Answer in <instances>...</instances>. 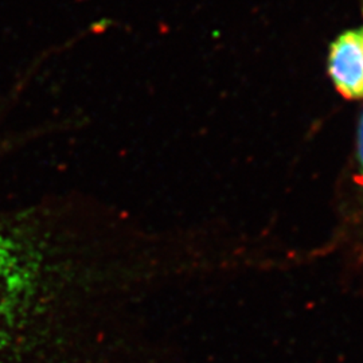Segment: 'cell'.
I'll use <instances>...</instances> for the list:
<instances>
[{"label":"cell","mask_w":363,"mask_h":363,"mask_svg":"<svg viewBox=\"0 0 363 363\" xmlns=\"http://www.w3.org/2000/svg\"><path fill=\"white\" fill-rule=\"evenodd\" d=\"M328 74L340 94L363 99V27L347 30L333 42Z\"/></svg>","instance_id":"cell-1"},{"label":"cell","mask_w":363,"mask_h":363,"mask_svg":"<svg viewBox=\"0 0 363 363\" xmlns=\"http://www.w3.org/2000/svg\"><path fill=\"white\" fill-rule=\"evenodd\" d=\"M30 279L26 255L13 238L0 230V311L25 296Z\"/></svg>","instance_id":"cell-2"},{"label":"cell","mask_w":363,"mask_h":363,"mask_svg":"<svg viewBox=\"0 0 363 363\" xmlns=\"http://www.w3.org/2000/svg\"><path fill=\"white\" fill-rule=\"evenodd\" d=\"M357 157H358V164L361 169V175L363 178V113L359 121V128H358V140H357Z\"/></svg>","instance_id":"cell-3"}]
</instances>
